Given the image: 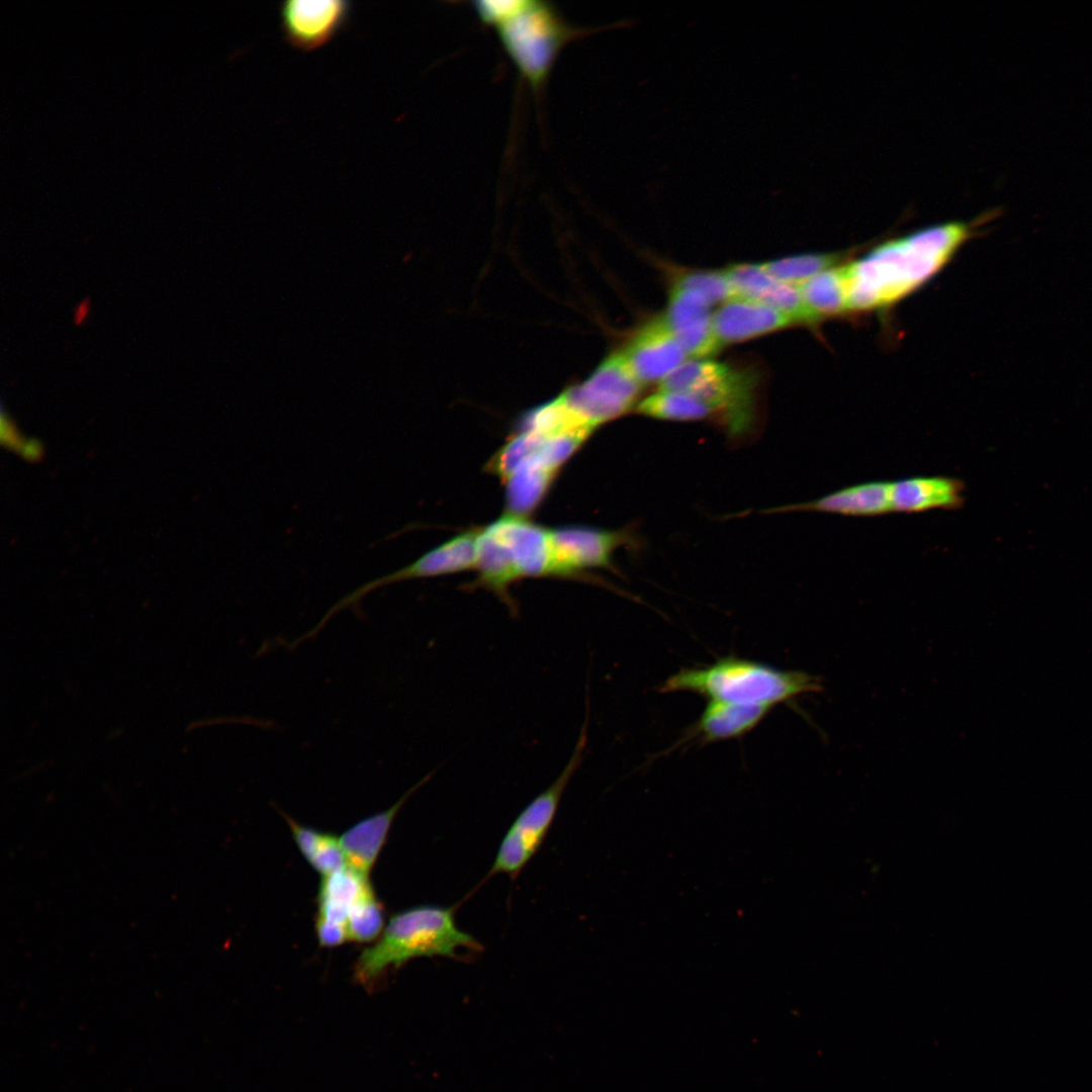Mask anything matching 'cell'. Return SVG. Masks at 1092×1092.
<instances>
[{
	"instance_id": "6da1fadb",
	"label": "cell",
	"mask_w": 1092,
	"mask_h": 1092,
	"mask_svg": "<svg viewBox=\"0 0 1092 1092\" xmlns=\"http://www.w3.org/2000/svg\"><path fill=\"white\" fill-rule=\"evenodd\" d=\"M996 211L970 222L950 221L919 230L847 262L849 309L882 308L904 298L935 275L975 229L993 218Z\"/></svg>"
},
{
	"instance_id": "7a4b0ae2",
	"label": "cell",
	"mask_w": 1092,
	"mask_h": 1092,
	"mask_svg": "<svg viewBox=\"0 0 1092 1092\" xmlns=\"http://www.w3.org/2000/svg\"><path fill=\"white\" fill-rule=\"evenodd\" d=\"M482 949L474 936L458 927L455 907L420 905L389 919L380 938L358 957L355 978L371 985L388 968L397 969L412 959H461V950L475 953Z\"/></svg>"
},
{
	"instance_id": "3957f363",
	"label": "cell",
	"mask_w": 1092,
	"mask_h": 1092,
	"mask_svg": "<svg viewBox=\"0 0 1092 1092\" xmlns=\"http://www.w3.org/2000/svg\"><path fill=\"white\" fill-rule=\"evenodd\" d=\"M658 690L662 694L692 692L709 701L774 707L804 694L820 692L822 681L804 671L782 670L727 656L704 667L682 668Z\"/></svg>"
},
{
	"instance_id": "277c9868",
	"label": "cell",
	"mask_w": 1092,
	"mask_h": 1092,
	"mask_svg": "<svg viewBox=\"0 0 1092 1092\" xmlns=\"http://www.w3.org/2000/svg\"><path fill=\"white\" fill-rule=\"evenodd\" d=\"M491 25L535 90L540 89L559 51L575 33L550 3L541 0L507 1Z\"/></svg>"
},
{
	"instance_id": "5b68a950",
	"label": "cell",
	"mask_w": 1092,
	"mask_h": 1092,
	"mask_svg": "<svg viewBox=\"0 0 1092 1092\" xmlns=\"http://www.w3.org/2000/svg\"><path fill=\"white\" fill-rule=\"evenodd\" d=\"M756 380L750 371L694 360L682 363L660 381L659 389L690 394L704 402L730 437L747 435L755 422Z\"/></svg>"
},
{
	"instance_id": "8992f818",
	"label": "cell",
	"mask_w": 1092,
	"mask_h": 1092,
	"mask_svg": "<svg viewBox=\"0 0 1092 1092\" xmlns=\"http://www.w3.org/2000/svg\"><path fill=\"white\" fill-rule=\"evenodd\" d=\"M586 724L585 720L572 754L560 775L520 812L507 830L487 877L507 874L515 879L539 850L556 816L563 793L582 761Z\"/></svg>"
},
{
	"instance_id": "52a82bcc",
	"label": "cell",
	"mask_w": 1092,
	"mask_h": 1092,
	"mask_svg": "<svg viewBox=\"0 0 1092 1092\" xmlns=\"http://www.w3.org/2000/svg\"><path fill=\"white\" fill-rule=\"evenodd\" d=\"M643 385L622 351L609 355L581 383L562 392L569 406L594 430L628 412Z\"/></svg>"
},
{
	"instance_id": "ba28073f",
	"label": "cell",
	"mask_w": 1092,
	"mask_h": 1092,
	"mask_svg": "<svg viewBox=\"0 0 1092 1092\" xmlns=\"http://www.w3.org/2000/svg\"><path fill=\"white\" fill-rule=\"evenodd\" d=\"M479 532L480 529H471L460 533L426 552L411 564L359 585L335 603L314 628L301 636V640L315 636L338 612L344 609L356 610L364 597L379 587L402 580L434 577L475 568Z\"/></svg>"
},
{
	"instance_id": "9c48e42d",
	"label": "cell",
	"mask_w": 1092,
	"mask_h": 1092,
	"mask_svg": "<svg viewBox=\"0 0 1092 1092\" xmlns=\"http://www.w3.org/2000/svg\"><path fill=\"white\" fill-rule=\"evenodd\" d=\"M552 575L574 576L586 568L610 567L613 553L626 541L623 531L587 526L550 529Z\"/></svg>"
},
{
	"instance_id": "30bf717a",
	"label": "cell",
	"mask_w": 1092,
	"mask_h": 1092,
	"mask_svg": "<svg viewBox=\"0 0 1092 1092\" xmlns=\"http://www.w3.org/2000/svg\"><path fill=\"white\" fill-rule=\"evenodd\" d=\"M350 9L344 0H287L280 6L282 29L293 47L315 50L345 24Z\"/></svg>"
},
{
	"instance_id": "8fae6325",
	"label": "cell",
	"mask_w": 1092,
	"mask_h": 1092,
	"mask_svg": "<svg viewBox=\"0 0 1092 1092\" xmlns=\"http://www.w3.org/2000/svg\"><path fill=\"white\" fill-rule=\"evenodd\" d=\"M621 351L642 385L661 381L689 357L663 316L643 326Z\"/></svg>"
},
{
	"instance_id": "7c38bea8",
	"label": "cell",
	"mask_w": 1092,
	"mask_h": 1092,
	"mask_svg": "<svg viewBox=\"0 0 1092 1092\" xmlns=\"http://www.w3.org/2000/svg\"><path fill=\"white\" fill-rule=\"evenodd\" d=\"M486 528L506 547L519 579L552 575L550 529L513 515L504 516Z\"/></svg>"
},
{
	"instance_id": "4fadbf2b",
	"label": "cell",
	"mask_w": 1092,
	"mask_h": 1092,
	"mask_svg": "<svg viewBox=\"0 0 1092 1092\" xmlns=\"http://www.w3.org/2000/svg\"><path fill=\"white\" fill-rule=\"evenodd\" d=\"M710 306L700 293L672 285L663 318L688 356H710L722 347L713 329Z\"/></svg>"
},
{
	"instance_id": "5bb4252c",
	"label": "cell",
	"mask_w": 1092,
	"mask_h": 1092,
	"mask_svg": "<svg viewBox=\"0 0 1092 1092\" xmlns=\"http://www.w3.org/2000/svg\"><path fill=\"white\" fill-rule=\"evenodd\" d=\"M734 298L764 303L786 312L797 324H814L818 318L807 307L799 285L781 281L760 264H740L725 270Z\"/></svg>"
},
{
	"instance_id": "9a60e30c",
	"label": "cell",
	"mask_w": 1092,
	"mask_h": 1092,
	"mask_svg": "<svg viewBox=\"0 0 1092 1092\" xmlns=\"http://www.w3.org/2000/svg\"><path fill=\"white\" fill-rule=\"evenodd\" d=\"M433 772L414 785L388 809L357 822L339 837L348 868L368 879L396 814L406 800L432 778Z\"/></svg>"
},
{
	"instance_id": "2e32d148",
	"label": "cell",
	"mask_w": 1092,
	"mask_h": 1092,
	"mask_svg": "<svg viewBox=\"0 0 1092 1092\" xmlns=\"http://www.w3.org/2000/svg\"><path fill=\"white\" fill-rule=\"evenodd\" d=\"M721 345L745 341L797 324L792 316L761 302L733 298L713 314Z\"/></svg>"
},
{
	"instance_id": "e0dca14e",
	"label": "cell",
	"mask_w": 1092,
	"mask_h": 1092,
	"mask_svg": "<svg viewBox=\"0 0 1092 1092\" xmlns=\"http://www.w3.org/2000/svg\"><path fill=\"white\" fill-rule=\"evenodd\" d=\"M965 483L952 476H911L891 481L893 513L919 514L959 510L965 503Z\"/></svg>"
},
{
	"instance_id": "ac0fdd59",
	"label": "cell",
	"mask_w": 1092,
	"mask_h": 1092,
	"mask_svg": "<svg viewBox=\"0 0 1092 1092\" xmlns=\"http://www.w3.org/2000/svg\"><path fill=\"white\" fill-rule=\"evenodd\" d=\"M370 886L368 879L347 866L323 877L317 895L316 934L326 940H336L348 934L350 909Z\"/></svg>"
},
{
	"instance_id": "d6986e66",
	"label": "cell",
	"mask_w": 1092,
	"mask_h": 1092,
	"mask_svg": "<svg viewBox=\"0 0 1092 1092\" xmlns=\"http://www.w3.org/2000/svg\"><path fill=\"white\" fill-rule=\"evenodd\" d=\"M806 511L846 517H876L893 513L891 481L849 485L817 499L778 508L775 512Z\"/></svg>"
},
{
	"instance_id": "ffe728a7",
	"label": "cell",
	"mask_w": 1092,
	"mask_h": 1092,
	"mask_svg": "<svg viewBox=\"0 0 1092 1092\" xmlns=\"http://www.w3.org/2000/svg\"><path fill=\"white\" fill-rule=\"evenodd\" d=\"M772 707L709 701L688 736L702 743L741 737L755 728Z\"/></svg>"
},
{
	"instance_id": "44dd1931",
	"label": "cell",
	"mask_w": 1092,
	"mask_h": 1092,
	"mask_svg": "<svg viewBox=\"0 0 1092 1092\" xmlns=\"http://www.w3.org/2000/svg\"><path fill=\"white\" fill-rule=\"evenodd\" d=\"M558 471L537 458L523 462L505 481L508 515L526 518L540 505Z\"/></svg>"
},
{
	"instance_id": "7402d4cb",
	"label": "cell",
	"mask_w": 1092,
	"mask_h": 1092,
	"mask_svg": "<svg viewBox=\"0 0 1092 1092\" xmlns=\"http://www.w3.org/2000/svg\"><path fill=\"white\" fill-rule=\"evenodd\" d=\"M799 288L807 307L819 321L850 311L847 263L807 279Z\"/></svg>"
},
{
	"instance_id": "603a6c76",
	"label": "cell",
	"mask_w": 1092,
	"mask_h": 1092,
	"mask_svg": "<svg viewBox=\"0 0 1092 1092\" xmlns=\"http://www.w3.org/2000/svg\"><path fill=\"white\" fill-rule=\"evenodd\" d=\"M293 839L308 863L323 877L345 868L346 858L340 840L335 835L302 826L282 813Z\"/></svg>"
},
{
	"instance_id": "cb8c5ba5",
	"label": "cell",
	"mask_w": 1092,
	"mask_h": 1092,
	"mask_svg": "<svg viewBox=\"0 0 1092 1092\" xmlns=\"http://www.w3.org/2000/svg\"><path fill=\"white\" fill-rule=\"evenodd\" d=\"M637 412L664 421H698L712 417L710 408L698 398L661 389L642 399Z\"/></svg>"
},
{
	"instance_id": "d4e9b609",
	"label": "cell",
	"mask_w": 1092,
	"mask_h": 1092,
	"mask_svg": "<svg viewBox=\"0 0 1092 1092\" xmlns=\"http://www.w3.org/2000/svg\"><path fill=\"white\" fill-rule=\"evenodd\" d=\"M843 253L802 254L761 264L772 277L799 285L807 279L847 260Z\"/></svg>"
},
{
	"instance_id": "484cf974",
	"label": "cell",
	"mask_w": 1092,
	"mask_h": 1092,
	"mask_svg": "<svg viewBox=\"0 0 1092 1092\" xmlns=\"http://www.w3.org/2000/svg\"><path fill=\"white\" fill-rule=\"evenodd\" d=\"M383 907L368 887L350 909L347 921L349 939L370 941L383 931Z\"/></svg>"
},
{
	"instance_id": "4316f807",
	"label": "cell",
	"mask_w": 1092,
	"mask_h": 1092,
	"mask_svg": "<svg viewBox=\"0 0 1092 1092\" xmlns=\"http://www.w3.org/2000/svg\"><path fill=\"white\" fill-rule=\"evenodd\" d=\"M674 286L700 293L711 305L734 298L725 271H693L679 274Z\"/></svg>"
},
{
	"instance_id": "83f0119b",
	"label": "cell",
	"mask_w": 1092,
	"mask_h": 1092,
	"mask_svg": "<svg viewBox=\"0 0 1092 1092\" xmlns=\"http://www.w3.org/2000/svg\"><path fill=\"white\" fill-rule=\"evenodd\" d=\"M0 430L2 444L9 449L19 452L25 440H23L22 437L19 435L15 424L4 411L1 414Z\"/></svg>"
},
{
	"instance_id": "f1b7e54d",
	"label": "cell",
	"mask_w": 1092,
	"mask_h": 1092,
	"mask_svg": "<svg viewBox=\"0 0 1092 1092\" xmlns=\"http://www.w3.org/2000/svg\"><path fill=\"white\" fill-rule=\"evenodd\" d=\"M19 452L27 461L36 462L42 459L44 449L37 439H28L23 442Z\"/></svg>"
},
{
	"instance_id": "f546056e",
	"label": "cell",
	"mask_w": 1092,
	"mask_h": 1092,
	"mask_svg": "<svg viewBox=\"0 0 1092 1092\" xmlns=\"http://www.w3.org/2000/svg\"><path fill=\"white\" fill-rule=\"evenodd\" d=\"M90 311V299L85 298L82 300L75 310L74 324L76 326L81 325L87 317Z\"/></svg>"
}]
</instances>
